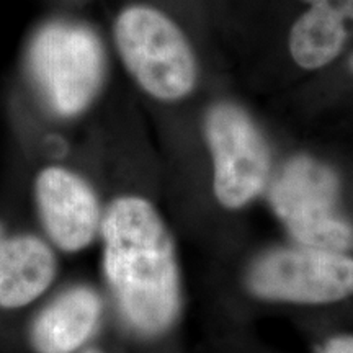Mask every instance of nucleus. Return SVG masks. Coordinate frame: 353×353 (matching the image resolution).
I'll return each instance as SVG.
<instances>
[{"instance_id":"obj_7","label":"nucleus","mask_w":353,"mask_h":353,"mask_svg":"<svg viewBox=\"0 0 353 353\" xmlns=\"http://www.w3.org/2000/svg\"><path fill=\"white\" fill-rule=\"evenodd\" d=\"M34 201L44 232L64 252H81L100 234V198L82 175L70 169L50 165L38 172Z\"/></svg>"},{"instance_id":"obj_2","label":"nucleus","mask_w":353,"mask_h":353,"mask_svg":"<svg viewBox=\"0 0 353 353\" xmlns=\"http://www.w3.org/2000/svg\"><path fill=\"white\" fill-rule=\"evenodd\" d=\"M26 70L48 112L81 117L99 97L107 74L103 44L90 26L54 20L33 34Z\"/></svg>"},{"instance_id":"obj_3","label":"nucleus","mask_w":353,"mask_h":353,"mask_svg":"<svg viewBox=\"0 0 353 353\" xmlns=\"http://www.w3.org/2000/svg\"><path fill=\"white\" fill-rule=\"evenodd\" d=\"M113 37L126 70L149 97L179 101L195 90L196 57L182 30L162 12L126 7L114 20Z\"/></svg>"},{"instance_id":"obj_13","label":"nucleus","mask_w":353,"mask_h":353,"mask_svg":"<svg viewBox=\"0 0 353 353\" xmlns=\"http://www.w3.org/2000/svg\"><path fill=\"white\" fill-rule=\"evenodd\" d=\"M350 70L353 72V56L350 57Z\"/></svg>"},{"instance_id":"obj_4","label":"nucleus","mask_w":353,"mask_h":353,"mask_svg":"<svg viewBox=\"0 0 353 353\" xmlns=\"http://www.w3.org/2000/svg\"><path fill=\"white\" fill-rule=\"evenodd\" d=\"M341 179L325 162L296 156L268 188V203L296 244L350 252L353 226L339 211Z\"/></svg>"},{"instance_id":"obj_6","label":"nucleus","mask_w":353,"mask_h":353,"mask_svg":"<svg viewBox=\"0 0 353 353\" xmlns=\"http://www.w3.org/2000/svg\"><path fill=\"white\" fill-rule=\"evenodd\" d=\"M255 298L288 304H332L353 296V257L309 245H281L254 260L245 276Z\"/></svg>"},{"instance_id":"obj_12","label":"nucleus","mask_w":353,"mask_h":353,"mask_svg":"<svg viewBox=\"0 0 353 353\" xmlns=\"http://www.w3.org/2000/svg\"><path fill=\"white\" fill-rule=\"evenodd\" d=\"M82 353H103V352L99 350V348H87V350H83Z\"/></svg>"},{"instance_id":"obj_8","label":"nucleus","mask_w":353,"mask_h":353,"mask_svg":"<svg viewBox=\"0 0 353 353\" xmlns=\"http://www.w3.org/2000/svg\"><path fill=\"white\" fill-rule=\"evenodd\" d=\"M103 314L99 291L74 285L38 312L30 327L34 353H74L94 337Z\"/></svg>"},{"instance_id":"obj_5","label":"nucleus","mask_w":353,"mask_h":353,"mask_svg":"<svg viewBox=\"0 0 353 353\" xmlns=\"http://www.w3.org/2000/svg\"><path fill=\"white\" fill-rule=\"evenodd\" d=\"M213 165V195L224 210L257 200L272 174V156L250 114L232 101H216L203 121Z\"/></svg>"},{"instance_id":"obj_9","label":"nucleus","mask_w":353,"mask_h":353,"mask_svg":"<svg viewBox=\"0 0 353 353\" xmlns=\"http://www.w3.org/2000/svg\"><path fill=\"white\" fill-rule=\"evenodd\" d=\"M57 260L46 241L34 234H8L0 223V307L32 304L56 278Z\"/></svg>"},{"instance_id":"obj_1","label":"nucleus","mask_w":353,"mask_h":353,"mask_svg":"<svg viewBox=\"0 0 353 353\" xmlns=\"http://www.w3.org/2000/svg\"><path fill=\"white\" fill-rule=\"evenodd\" d=\"M103 273L121 319L139 337L165 334L182 309L174 237L148 198H114L100 228Z\"/></svg>"},{"instance_id":"obj_11","label":"nucleus","mask_w":353,"mask_h":353,"mask_svg":"<svg viewBox=\"0 0 353 353\" xmlns=\"http://www.w3.org/2000/svg\"><path fill=\"white\" fill-rule=\"evenodd\" d=\"M319 353H353V335H334L322 343Z\"/></svg>"},{"instance_id":"obj_10","label":"nucleus","mask_w":353,"mask_h":353,"mask_svg":"<svg viewBox=\"0 0 353 353\" xmlns=\"http://www.w3.org/2000/svg\"><path fill=\"white\" fill-rule=\"evenodd\" d=\"M311 8L294 21L290 32V52L301 69L325 68L341 54L353 30V0H303Z\"/></svg>"}]
</instances>
